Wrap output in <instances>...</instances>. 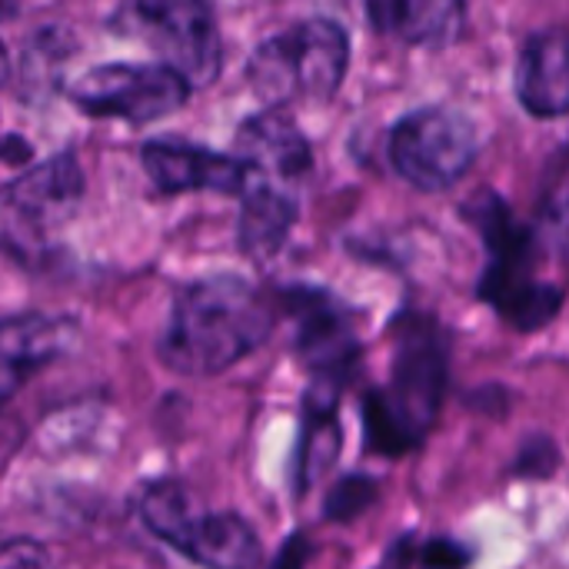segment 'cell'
Returning a JSON list of instances; mask_svg holds the SVG:
<instances>
[{
	"instance_id": "ba28073f",
	"label": "cell",
	"mask_w": 569,
	"mask_h": 569,
	"mask_svg": "<svg viewBox=\"0 0 569 569\" xmlns=\"http://www.w3.org/2000/svg\"><path fill=\"white\" fill-rule=\"evenodd\" d=\"M237 160L243 167L240 187L297 193L313 167V150L287 113L267 110L237 130Z\"/></svg>"
},
{
	"instance_id": "3957f363",
	"label": "cell",
	"mask_w": 569,
	"mask_h": 569,
	"mask_svg": "<svg viewBox=\"0 0 569 569\" xmlns=\"http://www.w3.org/2000/svg\"><path fill=\"white\" fill-rule=\"evenodd\" d=\"M447 383V357L430 320H410L400 330L393 377L387 390L367 397V437L380 453H407L437 423Z\"/></svg>"
},
{
	"instance_id": "52a82bcc",
	"label": "cell",
	"mask_w": 569,
	"mask_h": 569,
	"mask_svg": "<svg viewBox=\"0 0 569 569\" xmlns=\"http://www.w3.org/2000/svg\"><path fill=\"white\" fill-rule=\"evenodd\" d=\"M137 17L150 43L163 53V63H170L190 90L217 80L223 47L207 0H137Z\"/></svg>"
},
{
	"instance_id": "44dd1931",
	"label": "cell",
	"mask_w": 569,
	"mask_h": 569,
	"mask_svg": "<svg viewBox=\"0 0 569 569\" xmlns=\"http://www.w3.org/2000/svg\"><path fill=\"white\" fill-rule=\"evenodd\" d=\"M7 77V53H3V43H0V80Z\"/></svg>"
},
{
	"instance_id": "8992f818",
	"label": "cell",
	"mask_w": 569,
	"mask_h": 569,
	"mask_svg": "<svg viewBox=\"0 0 569 569\" xmlns=\"http://www.w3.org/2000/svg\"><path fill=\"white\" fill-rule=\"evenodd\" d=\"M190 93V83L170 63H100L70 83V100L83 113L133 127L170 117Z\"/></svg>"
},
{
	"instance_id": "4fadbf2b",
	"label": "cell",
	"mask_w": 569,
	"mask_h": 569,
	"mask_svg": "<svg viewBox=\"0 0 569 569\" xmlns=\"http://www.w3.org/2000/svg\"><path fill=\"white\" fill-rule=\"evenodd\" d=\"M377 30L413 47H450L467 23V0H367Z\"/></svg>"
},
{
	"instance_id": "8fae6325",
	"label": "cell",
	"mask_w": 569,
	"mask_h": 569,
	"mask_svg": "<svg viewBox=\"0 0 569 569\" xmlns=\"http://www.w3.org/2000/svg\"><path fill=\"white\" fill-rule=\"evenodd\" d=\"M73 333L77 330L70 320L43 313H17L0 320V403L17 397L23 383L50 360L63 357Z\"/></svg>"
},
{
	"instance_id": "7402d4cb",
	"label": "cell",
	"mask_w": 569,
	"mask_h": 569,
	"mask_svg": "<svg viewBox=\"0 0 569 569\" xmlns=\"http://www.w3.org/2000/svg\"><path fill=\"white\" fill-rule=\"evenodd\" d=\"M7 153H10V150H7V147H3V143H0V157H7Z\"/></svg>"
},
{
	"instance_id": "9c48e42d",
	"label": "cell",
	"mask_w": 569,
	"mask_h": 569,
	"mask_svg": "<svg viewBox=\"0 0 569 569\" xmlns=\"http://www.w3.org/2000/svg\"><path fill=\"white\" fill-rule=\"evenodd\" d=\"M287 307L297 317V350L310 377L343 387L360 357V340L350 327V317L327 293L313 290H293Z\"/></svg>"
},
{
	"instance_id": "7a4b0ae2",
	"label": "cell",
	"mask_w": 569,
	"mask_h": 569,
	"mask_svg": "<svg viewBox=\"0 0 569 569\" xmlns=\"http://www.w3.org/2000/svg\"><path fill=\"white\" fill-rule=\"evenodd\" d=\"M463 213L483 233L490 250V267L480 280V297L493 303L497 313L523 333L547 327L563 307V290L547 280H537L533 273L540 260L537 233L513 220L510 207L497 193H477V200L467 203Z\"/></svg>"
},
{
	"instance_id": "2e32d148",
	"label": "cell",
	"mask_w": 569,
	"mask_h": 569,
	"mask_svg": "<svg viewBox=\"0 0 569 569\" xmlns=\"http://www.w3.org/2000/svg\"><path fill=\"white\" fill-rule=\"evenodd\" d=\"M337 400H340V387L323 383V380H313L303 397L307 423H303V440H300V457H297V490L300 493H307L333 467V460L340 453Z\"/></svg>"
},
{
	"instance_id": "30bf717a",
	"label": "cell",
	"mask_w": 569,
	"mask_h": 569,
	"mask_svg": "<svg viewBox=\"0 0 569 569\" xmlns=\"http://www.w3.org/2000/svg\"><path fill=\"white\" fill-rule=\"evenodd\" d=\"M140 163L153 183V190L177 197L183 190H213V193H240L243 167L237 157L213 153L207 147H193L183 140H150L140 150Z\"/></svg>"
},
{
	"instance_id": "e0dca14e",
	"label": "cell",
	"mask_w": 569,
	"mask_h": 569,
	"mask_svg": "<svg viewBox=\"0 0 569 569\" xmlns=\"http://www.w3.org/2000/svg\"><path fill=\"white\" fill-rule=\"evenodd\" d=\"M183 557L203 567H257L260 540L253 527L237 513H200Z\"/></svg>"
},
{
	"instance_id": "d6986e66",
	"label": "cell",
	"mask_w": 569,
	"mask_h": 569,
	"mask_svg": "<svg viewBox=\"0 0 569 569\" xmlns=\"http://www.w3.org/2000/svg\"><path fill=\"white\" fill-rule=\"evenodd\" d=\"M373 500H377V483L367 480V477H350V480H343L330 493V500H327V520H353Z\"/></svg>"
},
{
	"instance_id": "277c9868",
	"label": "cell",
	"mask_w": 569,
	"mask_h": 569,
	"mask_svg": "<svg viewBox=\"0 0 569 569\" xmlns=\"http://www.w3.org/2000/svg\"><path fill=\"white\" fill-rule=\"evenodd\" d=\"M350 67V37L330 17H310L257 47L247 77L270 103L330 100Z\"/></svg>"
},
{
	"instance_id": "5bb4252c",
	"label": "cell",
	"mask_w": 569,
	"mask_h": 569,
	"mask_svg": "<svg viewBox=\"0 0 569 569\" xmlns=\"http://www.w3.org/2000/svg\"><path fill=\"white\" fill-rule=\"evenodd\" d=\"M80 193H83L80 163L73 160V153H57L40 167H33L30 173L17 177L7 190V200L20 217L33 223H47L67 217L77 207Z\"/></svg>"
},
{
	"instance_id": "5b68a950",
	"label": "cell",
	"mask_w": 569,
	"mask_h": 569,
	"mask_svg": "<svg viewBox=\"0 0 569 569\" xmlns=\"http://www.w3.org/2000/svg\"><path fill=\"white\" fill-rule=\"evenodd\" d=\"M390 160L417 190H450L477 160V130L463 113L447 107L413 110L390 133Z\"/></svg>"
},
{
	"instance_id": "ffe728a7",
	"label": "cell",
	"mask_w": 569,
	"mask_h": 569,
	"mask_svg": "<svg viewBox=\"0 0 569 569\" xmlns=\"http://www.w3.org/2000/svg\"><path fill=\"white\" fill-rule=\"evenodd\" d=\"M420 563H427V567H440V563H467V553L457 547V543H450V540H433V543H427L423 547V553L417 557Z\"/></svg>"
},
{
	"instance_id": "6da1fadb",
	"label": "cell",
	"mask_w": 569,
	"mask_h": 569,
	"mask_svg": "<svg viewBox=\"0 0 569 569\" xmlns=\"http://www.w3.org/2000/svg\"><path fill=\"white\" fill-rule=\"evenodd\" d=\"M273 330V303L233 273L190 283L170 313L160 360L183 377H213L250 357Z\"/></svg>"
},
{
	"instance_id": "7c38bea8",
	"label": "cell",
	"mask_w": 569,
	"mask_h": 569,
	"mask_svg": "<svg viewBox=\"0 0 569 569\" xmlns=\"http://www.w3.org/2000/svg\"><path fill=\"white\" fill-rule=\"evenodd\" d=\"M567 37L563 30L533 33L517 63V93L520 103L537 117H563L569 110Z\"/></svg>"
},
{
	"instance_id": "9a60e30c",
	"label": "cell",
	"mask_w": 569,
	"mask_h": 569,
	"mask_svg": "<svg viewBox=\"0 0 569 569\" xmlns=\"http://www.w3.org/2000/svg\"><path fill=\"white\" fill-rule=\"evenodd\" d=\"M240 247L250 260L267 263L287 243L297 223V193L267 187H240Z\"/></svg>"
},
{
	"instance_id": "ac0fdd59",
	"label": "cell",
	"mask_w": 569,
	"mask_h": 569,
	"mask_svg": "<svg viewBox=\"0 0 569 569\" xmlns=\"http://www.w3.org/2000/svg\"><path fill=\"white\" fill-rule=\"evenodd\" d=\"M200 513L203 510L193 503V497L180 483H170V480L147 487L143 497H140V520H143V527L153 537H160L163 543H170L173 550H180V553L187 550V540H190Z\"/></svg>"
},
{
	"instance_id": "603a6c76",
	"label": "cell",
	"mask_w": 569,
	"mask_h": 569,
	"mask_svg": "<svg viewBox=\"0 0 569 569\" xmlns=\"http://www.w3.org/2000/svg\"><path fill=\"white\" fill-rule=\"evenodd\" d=\"M3 7H7V3H3V0H0V17H3V13H7V10H3Z\"/></svg>"
}]
</instances>
